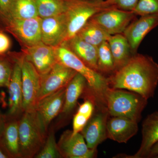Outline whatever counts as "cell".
Listing matches in <instances>:
<instances>
[{"mask_svg": "<svg viewBox=\"0 0 158 158\" xmlns=\"http://www.w3.org/2000/svg\"><path fill=\"white\" fill-rule=\"evenodd\" d=\"M107 80L109 88L130 90L148 100L153 97L158 85V63L150 56L137 53Z\"/></svg>", "mask_w": 158, "mask_h": 158, "instance_id": "obj_1", "label": "cell"}, {"mask_svg": "<svg viewBox=\"0 0 158 158\" xmlns=\"http://www.w3.org/2000/svg\"><path fill=\"white\" fill-rule=\"evenodd\" d=\"M104 101L109 115L124 117L139 122L148 104V99L135 92L108 88Z\"/></svg>", "mask_w": 158, "mask_h": 158, "instance_id": "obj_2", "label": "cell"}, {"mask_svg": "<svg viewBox=\"0 0 158 158\" xmlns=\"http://www.w3.org/2000/svg\"><path fill=\"white\" fill-rule=\"evenodd\" d=\"M20 158H34L45 142L47 133L35 111L24 112L19 118Z\"/></svg>", "mask_w": 158, "mask_h": 158, "instance_id": "obj_3", "label": "cell"}, {"mask_svg": "<svg viewBox=\"0 0 158 158\" xmlns=\"http://www.w3.org/2000/svg\"><path fill=\"white\" fill-rule=\"evenodd\" d=\"M64 13L67 25L64 41L76 35L94 15L112 7L106 0H64Z\"/></svg>", "mask_w": 158, "mask_h": 158, "instance_id": "obj_4", "label": "cell"}, {"mask_svg": "<svg viewBox=\"0 0 158 158\" xmlns=\"http://www.w3.org/2000/svg\"><path fill=\"white\" fill-rule=\"evenodd\" d=\"M55 50L58 61L83 76L87 81L90 92L104 102V94L109 88L107 77L90 68L63 46L55 47Z\"/></svg>", "mask_w": 158, "mask_h": 158, "instance_id": "obj_5", "label": "cell"}, {"mask_svg": "<svg viewBox=\"0 0 158 158\" xmlns=\"http://www.w3.org/2000/svg\"><path fill=\"white\" fill-rule=\"evenodd\" d=\"M40 22L39 17L11 19L4 26V30L15 38L22 48H28L41 42Z\"/></svg>", "mask_w": 158, "mask_h": 158, "instance_id": "obj_6", "label": "cell"}, {"mask_svg": "<svg viewBox=\"0 0 158 158\" xmlns=\"http://www.w3.org/2000/svg\"><path fill=\"white\" fill-rule=\"evenodd\" d=\"M23 90V112L34 111L40 89L41 76L34 65L20 53Z\"/></svg>", "mask_w": 158, "mask_h": 158, "instance_id": "obj_7", "label": "cell"}, {"mask_svg": "<svg viewBox=\"0 0 158 158\" xmlns=\"http://www.w3.org/2000/svg\"><path fill=\"white\" fill-rule=\"evenodd\" d=\"M137 16L131 11H126L112 6L93 15L90 20L110 35L123 34Z\"/></svg>", "mask_w": 158, "mask_h": 158, "instance_id": "obj_8", "label": "cell"}, {"mask_svg": "<svg viewBox=\"0 0 158 158\" xmlns=\"http://www.w3.org/2000/svg\"><path fill=\"white\" fill-rule=\"evenodd\" d=\"M77 73L61 62H57L49 71L41 76L37 103L44 98L66 87Z\"/></svg>", "mask_w": 158, "mask_h": 158, "instance_id": "obj_9", "label": "cell"}, {"mask_svg": "<svg viewBox=\"0 0 158 158\" xmlns=\"http://www.w3.org/2000/svg\"><path fill=\"white\" fill-rule=\"evenodd\" d=\"M13 60V67L9 90V109L6 118H18L23 113V90L20 53H10Z\"/></svg>", "mask_w": 158, "mask_h": 158, "instance_id": "obj_10", "label": "cell"}, {"mask_svg": "<svg viewBox=\"0 0 158 158\" xmlns=\"http://www.w3.org/2000/svg\"><path fill=\"white\" fill-rule=\"evenodd\" d=\"M57 144L62 158H92L96 156V149L88 147L81 133L73 135L72 131H65Z\"/></svg>", "mask_w": 158, "mask_h": 158, "instance_id": "obj_11", "label": "cell"}, {"mask_svg": "<svg viewBox=\"0 0 158 158\" xmlns=\"http://www.w3.org/2000/svg\"><path fill=\"white\" fill-rule=\"evenodd\" d=\"M98 109L81 131L90 149H96L99 144L107 139V122L109 114L106 107Z\"/></svg>", "mask_w": 158, "mask_h": 158, "instance_id": "obj_12", "label": "cell"}, {"mask_svg": "<svg viewBox=\"0 0 158 158\" xmlns=\"http://www.w3.org/2000/svg\"><path fill=\"white\" fill-rule=\"evenodd\" d=\"M65 88L44 98L37 103L35 111L40 122L48 132L49 125L62 112L65 98Z\"/></svg>", "mask_w": 158, "mask_h": 158, "instance_id": "obj_13", "label": "cell"}, {"mask_svg": "<svg viewBox=\"0 0 158 158\" xmlns=\"http://www.w3.org/2000/svg\"><path fill=\"white\" fill-rule=\"evenodd\" d=\"M24 56L31 62L40 76L47 73L58 62L55 47L43 43L28 48H22Z\"/></svg>", "mask_w": 158, "mask_h": 158, "instance_id": "obj_14", "label": "cell"}, {"mask_svg": "<svg viewBox=\"0 0 158 158\" xmlns=\"http://www.w3.org/2000/svg\"><path fill=\"white\" fill-rule=\"evenodd\" d=\"M67 29V21L64 12L41 19V42L53 47L59 46L65 40Z\"/></svg>", "mask_w": 158, "mask_h": 158, "instance_id": "obj_15", "label": "cell"}, {"mask_svg": "<svg viewBox=\"0 0 158 158\" xmlns=\"http://www.w3.org/2000/svg\"><path fill=\"white\" fill-rule=\"evenodd\" d=\"M158 26V14L141 16L130 24L123 34L129 44L133 55L137 53L145 36Z\"/></svg>", "mask_w": 158, "mask_h": 158, "instance_id": "obj_16", "label": "cell"}, {"mask_svg": "<svg viewBox=\"0 0 158 158\" xmlns=\"http://www.w3.org/2000/svg\"><path fill=\"white\" fill-rule=\"evenodd\" d=\"M138 131V123L124 117L112 116L107 122L108 138L119 143H127Z\"/></svg>", "mask_w": 158, "mask_h": 158, "instance_id": "obj_17", "label": "cell"}, {"mask_svg": "<svg viewBox=\"0 0 158 158\" xmlns=\"http://www.w3.org/2000/svg\"><path fill=\"white\" fill-rule=\"evenodd\" d=\"M158 141V111L148 115L142 128V141L140 148L133 156L125 158H147L151 148Z\"/></svg>", "mask_w": 158, "mask_h": 158, "instance_id": "obj_18", "label": "cell"}, {"mask_svg": "<svg viewBox=\"0 0 158 158\" xmlns=\"http://www.w3.org/2000/svg\"><path fill=\"white\" fill-rule=\"evenodd\" d=\"M61 45L68 49L90 68L98 72V47L86 42L77 35L64 41Z\"/></svg>", "mask_w": 158, "mask_h": 158, "instance_id": "obj_19", "label": "cell"}, {"mask_svg": "<svg viewBox=\"0 0 158 158\" xmlns=\"http://www.w3.org/2000/svg\"><path fill=\"white\" fill-rule=\"evenodd\" d=\"M0 136V147L9 158H20L19 133V118H6Z\"/></svg>", "mask_w": 158, "mask_h": 158, "instance_id": "obj_20", "label": "cell"}, {"mask_svg": "<svg viewBox=\"0 0 158 158\" xmlns=\"http://www.w3.org/2000/svg\"><path fill=\"white\" fill-rule=\"evenodd\" d=\"M88 86L86 79L77 73L65 87V101L61 113L67 115L73 110L79 98Z\"/></svg>", "mask_w": 158, "mask_h": 158, "instance_id": "obj_21", "label": "cell"}, {"mask_svg": "<svg viewBox=\"0 0 158 158\" xmlns=\"http://www.w3.org/2000/svg\"><path fill=\"white\" fill-rule=\"evenodd\" d=\"M108 42L113 55L116 71L125 65L133 55L129 44L123 34L111 35Z\"/></svg>", "mask_w": 158, "mask_h": 158, "instance_id": "obj_22", "label": "cell"}, {"mask_svg": "<svg viewBox=\"0 0 158 158\" xmlns=\"http://www.w3.org/2000/svg\"><path fill=\"white\" fill-rule=\"evenodd\" d=\"M76 35L86 42L96 47L108 41L111 36L90 19L80 29Z\"/></svg>", "mask_w": 158, "mask_h": 158, "instance_id": "obj_23", "label": "cell"}, {"mask_svg": "<svg viewBox=\"0 0 158 158\" xmlns=\"http://www.w3.org/2000/svg\"><path fill=\"white\" fill-rule=\"evenodd\" d=\"M9 11V20L11 19H27L38 17L34 0H10Z\"/></svg>", "mask_w": 158, "mask_h": 158, "instance_id": "obj_24", "label": "cell"}, {"mask_svg": "<svg viewBox=\"0 0 158 158\" xmlns=\"http://www.w3.org/2000/svg\"><path fill=\"white\" fill-rule=\"evenodd\" d=\"M93 98H88L79 106L74 116L72 134L81 133L93 115L94 110Z\"/></svg>", "mask_w": 158, "mask_h": 158, "instance_id": "obj_25", "label": "cell"}, {"mask_svg": "<svg viewBox=\"0 0 158 158\" xmlns=\"http://www.w3.org/2000/svg\"><path fill=\"white\" fill-rule=\"evenodd\" d=\"M97 66L98 71L102 75L112 74L115 71L114 60L108 41L98 47Z\"/></svg>", "mask_w": 158, "mask_h": 158, "instance_id": "obj_26", "label": "cell"}, {"mask_svg": "<svg viewBox=\"0 0 158 158\" xmlns=\"http://www.w3.org/2000/svg\"><path fill=\"white\" fill-rule=\"evenodd\" d=\"M38 17L41 19L55 16L63 13L64 0H34Z\"/></svg>", "mask_w": 158, "mask_h": 158, "instance_id": "obj_27", "label": "cell"}, {"mask_svg": "<svg viewBox=\"0 0 158 158\" xmlns=\"http://www.w3.org/2000/svg\"><path fill=\"white\" fill-rule=\"evenodd\" d=\"M34 158H62L56 141L55 133L52 130L47 135L43 146Z\"/></svg>", "mask_w": 158, "mask_h": 158, "instance_id": "obj_28", "label": "cell"}, {"mask_svg": "<svg viewBox=\"0 0 158 158\" xmlns=\"http://www.w3.org/2000/svg\"><path fill=\"white\" fill-rule=\"evenodd\" d=\"M13 67V60L9 52L0 56V88H8Z\"/></svg>", "mask_w": 158, "mask_h": 158, "instance_id": "obj_29", "label": "cell"}, {"mask_svg": "<svg viewBox=\"0 0 158 158\" xmlns=\"http://www.w3.org/2000/svg\"><path fill=\"white\" fill-rule=\"evenodd\" d=\"M132 12L136 16L158 14V0H139Z\"/></svg>", "mask_w": 158, "mask_h": 158, "instance_id": "obj_30", "label": "cell"}, {"mask_svg": "<svg viewBox=\"0 0 158 158\" xmlns=\"http://www.w3.org/2000/svg\"><path fill=\"white\" fill-rule=\"evenodd\" d=\"M139 0H106L108 5L116 9L126 11H132Z\"/></svg>", "mask_w": 158, "mask_h": 158, "instance_id": "obj_31", "label": "cell"}, {"mask_svg": "<svg viewBox=\"0 0 158 158\" xmlns=\"http://www.w3.org/2000/svg\"><path fill=\"white\" fill-rule=\"evenodd\" d=\"M11 46V39L4 31H0V56H5L9 52Z\"/></svg>", "mask_w": 158, "mask_h": 158, "instance_id": "obj_32", "label": "cell"}, {"mask_svg": "<svg viewBox=\"0 0 158 158\" xmlns=\"http://www.w3.org/2000/svg\"><path fill=\"white\" fill-rule=\"evenodd\" d=\"M9 3L10 0H0V22L3 27L10 19Z\"/></svg>", "mask_w": 158, "mask_h": 158, "instance_id": "obj_33", "label": "cell"}, {"mask_svg": "<svg viewBox=\"0 0 158 158\" xmlns=\"http://www.w3.org/2000/svg\"><path fill=\"white\" fill-rule=\"evenodd\" d=\"M158 158V141L151 148L147 158Z\"/></svg>", "mask_w": 158, "mask_h": 158, "instance_id": "obj_34", "label": "cell"}, {"mask_svg": "<svg viewBox=\"0 0 158 158\" xmlns=\"http://www.w3.org/2000/svg\"><path fill=\"white\" fill-rule=\"evenodd\" d=\"M6 117L5 115H3L0 113V136L2 132L6 121Z\"/></svg>", "mask_w": 158, "mask_h": 158, "instance_id": "obj_35", "label": "cell"}, {"mask_svg": "<svg viewBox=\"0 0 158 158\" xmlns=\"http://www.w3.org/2000/svg\"><path fill=\"white\" fill-rule=\"evenodd\" d=\"M0 158H9L7 154L1 147H0Z\"/></svg>", "mask_w": 158, "mask_h": 158, "instance_id": "obj_36", "label": "cell"}, {"mask_svg": "<svg viewBox=\"0 0 158 158\" xmlns=\"http://www.w3.org/2000/svg\"><path fill=\"white\" fill-rule=\"evenodd\" d=\"M0 31H5L4 30V27H3V25L2 24V23L0 22Z\"/></svg>", "mask_w": 158, "mask_h": 158, "instance_id": "obj_37", "label": "cell"}, {"mask_svg": "<svg viewBox=\"0 0 158 158\" xmlns=\"http://www.w3.org/2000/svg\"><path fill=\"white\" fill-rule=\"evenodd\" d=\"M0 113H1V112H0Z\"/></svg>", "mask_w": 158, "mask_h": 158, "instance_id": "obj_38", "label": "cell"}]
</instances>
